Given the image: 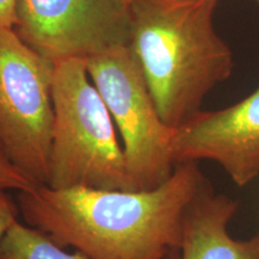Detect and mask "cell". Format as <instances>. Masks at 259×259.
Wrapping results in <instances>:
<instances>
[{
	"mask_svg": "<svg viewBox=\"0 0 259 259\" xmlns=\"http://www.w3.org/2000/svg\"><path fill=\"white\" fill-rule=\"evenodd\" d=\"M205 179L198 162L187 161L153 190L40 185L19 192L17 204L25 225L89 259H167L180 244L184 215Z\"/></svg>",
	"mask_w": 259,
	"mask_h": 259,
	"instance_id": "1",
	"label": "cell"
},
{
	"mask_svg": "<svg viewBox=\"0 0 259 259\" xmlns=\"http://www.w3.org/2000/svg\"><path fill=\"white\" fill-rule=\"evenodd\" d=\"M219 0H135L130 50L158 114L176 130L202 112L205 96L231 77L234 61L213 27Z\"/></svg>",
	"mask_w": 259,
	"mask_h": 259,
	"instance_id": "2",
	"label": "cell"
},
{
	"mask_svg": "<svg viewBox=\"0 0 259 259\" xmlns=\"http://www.w3.org/2000/svg\"><path fill=\"white\" fill-rule=\"evenodd\" d=\"M52 100L54 125L47 186L134 191L115 124L90 83L85 60L54 63Z\"/></svg>",
	"mask_w": 259,
	"mask_h": 259,
	"instance_id": "3",
	"label": "cell"
},
{
	"mask_svg": "<svg viewBox=\"0 0 259 259\" xmlns=\"http://www.w3.org/2000/svg\"><path fill=\"white\" fill-rule=\"evenodd\" d=\"M54 63L0 27V143L36 185H47L53 137Z\"/></svg>",
	"mask_w": 259,
	"mask_h": 259,
	"instance_id": "4",
	"label": "cell"
},
{
	"mask_svg": "<svg viewBox=\"0 0 259 259\" xmlns=\"http://www.w3.org/2000/svg\"><path fill=\"white\" fill-rule=\"evenodd\" d=\"M85 65L121 135L132 189H156L176 167L174 130L158 114L137 59L130 47H121L89 58Z\"/></svg>",
	"mask_w": 259,
	"mask_h": 259,
	"instance_id": "5",
	"label": "cell"
},
{
	"mask_svg": "<svg viewBox=\"0 0 259 259\" xmlns=\"http://www.w3.org/2000/svg\"><path fill=\"white\" fill-rule=\"evenodd\" d=\"M14 30L29 47L57 63L88 60L128 47V0H18Z\"/></svg>",
	"mask_w": 259,
	"mask_h": 259,
	"instance_id": "6",
	"label": "cell"
},
{
	"mask_svg": "<svg viewBox=\"0 0 259 259\" xmlns=\"http://www.w3.org/2000/svg\"><path fill=\"white\" fill-rule=\"evenodd\" d=\"M174 163L210 160L220 164L235 185L259 177V88L234 105L199 112L174 130Z\"/></svg>",
	"mask_w": 259,
	"mask_h": 259,
	"instance_id": "7",
	"label": "cell"
},
{
	"mask_svg": "<svg viewBox=\"0 0 259 259\" xmlns=\"http://www.w3.org/2000/svg\"><path fill=\"white\" fill-rule=\"evenodd\" d=\"M239 206L204 180L184 215L180 244L167 259H259V233L239 240L228 231Z\"/></svg>",
	"mask_w": 259,
	"mask_h": 259,
	"instance_id": "8",
	"label": "cell"
},
{
	"mask_svg": "<svg viewBox=\"0 0 259 259\" xmlns=\"http://www.w3.org/2000/svg\"><path fill=\"white\" fill-rule=\"evenodd\" d=\"M0 259H89L58 246L46 233L16 221L0 240Z\"/></svg>",
	"mask_w": 259,
	"mask_h": 259,
	"instance_id": "9",
	"label": "cell"
},
{
	"mask_svg": "<svg viewBox=\"0 0 259 259\" xmlns=\"http://www.w3.org/2000/svg\"><path fill=\"white\" fill-rule=\"evenodd\" d=\"M37 186L40 185L32 183L12 163L0 143V190L16 191L19 193L27 192Z\"/></svg>",
	"mask_w": 259,
	"mask_h": 259,
	"instance_id": "10",
	"label": "cell"
},
{
	"mask_svg": "<svg viewBox=\"0 0 259 259\" xmlns=\"http://www.w3.org/2000/svg\"><path fill=\"white\" fill-rule=\"evenodd\" d=\"M19 208L17 202L12 198L9 191L0 190V240L10 227L18 221Z\"/></svg>",
	"mask_w": 259,
	"mask_h": 259,
	"instance_id": "11",
	"label": "cell"
},
{
	"mask_svg": "<svg viewBox=\"0 0 259 259\" xmlns=\"http://www.w3.org/2000/svg\"><path fill=\"white\" fill-rule=\"evenodd\" d=\"M18 0H0V27L14 29Z\"/></svg>",
	"mask_w": 259,
	"mask_h": 259,
	"instance_id": "12",
	"label": "cell"
},
{
	"mask_svg": "<svg viewBox=\"0 0 259 259\" xmlns=\"http://www.w3.org/2000/svg\"><path fill=\"white\" fill-rule=\"evenodd\" d=\"M128 2H130V3H132V2H135V0H128Z\"/></svg>",
	"mask_w": 259,
	"mask_h": 259,
	"instance_id": "13",
	"label": "cell"
},
{
	"mask_svg": "<svg viewBox=\"0 0 259 259\" xmlns=\"http://www.w3.org/2000/svg\"><path fill=\"white\" fill-rule=\"evenodd\" d=\"M255 2H258V3H259V0H255Z\"/></svg>",
	"mask_w": 259,
	"mask_h": 259,
	"instance_id": "14",
	"label": "cell"
}]
</instances>
